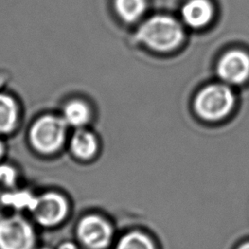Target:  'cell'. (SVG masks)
<instances>
[{
  "label": "cell",
  "mask_w": 249,
  "mask_h": 249,
  "mask_svg": "<svg viewBox=\"0 0 249 249\" xmlns=\"http://www.w3.org/2000/svg\"><path fill=\"white\" fill-rule=\"evenodd\" d=\"M119 16L125 21L136 20L145 10V0H115Z\"/></svg>",
  "instance_id": "12"
},
{
  "label": "cell",
  "mask_w": 249,
  "mask_h": 249,
  "mask_svg": "<svg viewBox=\"0 0 249 249\" xmlns=\"http://www.w3.org/2000/svg\"><path fill=\"white\" fill-rule=\"evenodd\" d=\"M117 249H155L152 241L143 233L129 232L119 242Z\"/></svg>",
  "instance_id": "13"
},
{
  "label": "cell",
  "mask_w": 249,
  "mask_h": 249,
  "mask_svg": "<svg viewBox=\"0 0 249 249\" xmlns=\"http://www.w3.org/2000/svg\"><path fill=\"white\" fill-rule=\"evenodd\" d=\"M66 123L63 118L46 115L39 118L31 126L29 138L32 146L41 153H53L62 144Z\"/></svg>",
  "instance_id": "3"
},
{
  "label": "cell",
  "mask_w": 249,
  "mask_h": 249,
  "mask_svg": "<svg viewBox=\"0 0 249 249\" xmlns=\"http://www.w3.org/2000/svg\"><path fill=\"white\" fill-rule=\"evenodd\" d=\"M234 96L232 91L223 85H212L198 92L195 107L197 114L208 121L225 118L232 109Z\"/></svg>",
  "instance_id": "2"
},
{
  "label": "cell",
  "mask_w": 249,
  "mask_h": 249,
  "mask_svg": "<svg viewBox=\"0 0 249 249\" xmlns=\"http://www.w3.org/2000/svg\"><path fill=\"white\" fill-rule=\"evenodd\" d=\"M18 107L15 100L4 93H0V132L11 131L17 123Z\"/></svg>",
  "instance_id": "10"
},
{
  "label": "cell",
  "mask_w": 249,
  "mask_h": 249,
  "mask_svg": "<svg viewBox=\"0 0 249 249\" xmlns=\"http://www.w3.org/2000/svg\"><path fill=\"white\" fill-rule=\"evenodd\" d=\"M213 15V9L207 0H191L182 10L184 21L194 27L199 28L206 25Z\"/></svg>",
  "instance_id": "8"
},
{
  "label": "cell",
  "mask_w": 249,
  "mask_h": 249,
  "mask_svg": "<svg viewBox=\"0 0 249 249\" xmlns=\"http://www.w3.org/2000/svg\"><path fill=\"white\" fill-rule=\"evenodd\" d=\"M17 178L16 170L8 165V164H1L0 165V182L6 186L14 185Z\"/></svg>",
  "instance_id": "15"
},
{
  "label": "cell",
  "mask_w": 249,
  "mask_h": 249,
  "mask_svg": "<svg viewBox=\"0 0 249 249\" xmlns=\"http://www.w3.org/2000/svg\"><path fill=\"white\" fill-rule=\"evenodd\" d=\"M80 240L89 248L101 249L108 245L112 236V229L102 218L89 215L82 219L78 226Z\"/></svg>",
  "instance_id": "5"
},
{
  "label": "cell",
  "mask_w": 249,
  "mask_h": 249,
  "mask_svg": "<svg viewBox=\"0 0 249 249\" xmlns=\"http://www.w3.org/2000/svg\"><path fill=\"white\" fill-rule=\"evenodd\" d=\"M4 203H3V200H2V195L0 194V209H1V206L3 205Z\"/></svg>",
  "instance_id": "19"
},
{
  "label": "cell",
  "mask_w": 249,
  "mask_h": 249,
  "mask_svg": "<svg viewBox=\"0 0 249 249\" xmlns=\"http://www.w3.org/2000/svg\"><path fill=\"white\" fill-rule=\"evenodd\" d=\"M89 118V110L88 106L79 100L70 101L64 107L63 120L66 124L76 127L84 125Z\"/></svg>",
  "instance_id": "11"
},
{
  "label": "cell",
  "mask_w": 249,
  "mask_h": 249,
  "mask_svg": "<svg viewBox=\"0 0 249 249\" xmlns=\"http://www.w3.org/2000/svg\"><path fill=\"white\" fill-rule=\"evenodd\" d=\"M31 211L40 224L52 226L65 217L67 205L65 199L58 194L47 193L35 198Z\"/></svg>",
  "instance_id": "6"
},
{
  "label": "cell",
  "mask_w": 249,
  "mask_h": 249,
  "mask_svg": "<svg viewBox=\"0 0 249 249\" xmlns=\"http://www.w3.org/2000/svg\"><path fill=\"white\" fill-rule=\"evenodd\" d=\"M59 249H76L75 245L72 243H64L60 246Z\"/></svg>",
  "instance_id": "16"
},
{
  "label": "cell",
  "mask_w": 249,
  "mask_h": 249,
  "mask_svg": "<svg viewBox=\"0 0 249 249\" xmlns=\"http://www.w3.org/2000/svg\"><path fill=\"white\" fill-rule=\"evenodd\" d=\"M35 198L36 197H33L30 194L26 192L2 195V200L4 204L14 205L18 208L29 207L31 209L35 202Z\"/></svg>",
  "instance_id": "14"
},
{
  "label": "cell",
  "mask_w": 249,
  "mask_h": 249,
  "mask_svg": "<svg viewBox=\"0 0 249 249\" xmlns=\"http://www.w3.org/2000/svg\"><path fill=\"white\" fill-rule=\"evenodd\" d=\"M3 144H2V142L0 141V157L2 156V154H3Z\"/></svg>",
  "instance_id": "18"
},
{
  "label": "cell",
  "mask_w": 249,
  "mask_h": 249,
  "mask_svg": "<svg viewBox=\"0 0 249 249\" xmlns=\"http://www.w3.org/2000/svg\"><path fill=\"white\" fill-rule=\"evenodd\" d=\"M43 249H48V248H43Z\"/></svg>",
  "instance_id": "20"
},
{
  "label": "cell",
  "mask_w": 249,
  "mask_h": 249,
  "mask_svg": "<svg viewBox=\"0 0 249 249\" xmlns=\"http://www.w3.org/2000/svg\"><path fill=\"white\" fill-rule=\"evenodd\" d=\"M97 148V143L94 135L85 129H78L71 139V150L73 154L83 160L91 158Z\"/></svg>",
  "instance_id": "9"
},
{
  "label": "cell",
  "mask_w": 249,
  "mask_h": 249,
  "mask_svg": "<svg viewBox=\"0 0 249 249\" xmlns=\"http://www.w3.org/2000/svg\"><path fill=\"white\" fill-rule=\"evenodd\" d=\"M137 37L155 51L168 52L182 42L183 29L175 19L165 16H156L140 26Z\"/></svg>",
  "instance_id": "1"
},
{
  "label": "cell",
  "mask_w": 249,
  "mask_h": 249,
  "mask_svg": "<svg viewBox=\"0 0 249 249\" xmlns=\"http://www.w3.org/2000/svg\"><path fill=\"white\" fill-rule=\"evenodd\" d=\"M218 75L227 83L241 84L249 77V55L241 51H231L222 56Z\"/></svg>",
  "instance_id": "7"
},
{
  "label": "cell",
  "mask_w": 249,
  "mask_h": 249,
  "mask_svg": "<svg viewBox=\"0 0 249 249\" xmlns=\"http://www.w3.org/2000/svg\"><path fill=\"white\" fill-rule=\"evenodd\" d=\"M34 234L30 225L19 217L0 220V249H32Z\"/></svg>",
  "instance_id": "4"
},
{
  "label": "cell",
  "mask_w": 249,
  "mask_h": 249,
  "mask_svg": "<svg viewBox=\"0 0 249 249\" xmlns=\"http://www.w3.org/2000/svg\"><path fill=\"white\" fill-rule=\"evenodd\" d=\"M238 249H249V242L248 243H245L243 245H241Z\"/></svg>",
  "instance_id": "17"
}]
</instances>
